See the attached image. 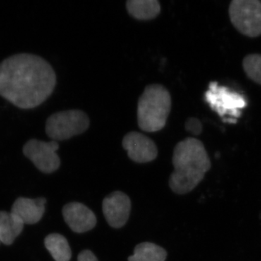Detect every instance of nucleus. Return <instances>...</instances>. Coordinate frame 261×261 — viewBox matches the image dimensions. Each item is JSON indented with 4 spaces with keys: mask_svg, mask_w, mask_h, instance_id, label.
Returning <instances> with one entry per match:
<instances>
[{
    "mask_svg": "<svg viewBox=\"0 0 261 261\" xmlns=\"http://www.w3.org/2000/svg\"><path fill=\"white\" fill-rule=\"evenodd\" d=\"M56 84V72L42 57L19 53L0 63V96L20 109L42 105Z\"/></svg>",
    "mask_w": 261,
    "mask_h": 261,
    "instance_id": "1",
    "label": "nucleus"
},
{
    "mask_svg": "<svg viewBox=\"0 0 261 261\" xmlns=\"http://www.w3.org/2000/svg\"><path fill=\"white\" fill-rule=\"evenodd\" d=\"M44 245L56 261H69L71 250L68 240L59 233H51L44 240Z\"/></svg>",
    "mask_w": 261,
    "mask_h": 261,
    "instance_id": "14",
    "label": "nucleus"
},
{
    "mask_svg": "<svg viewBox=\"0 0 261 261\" xmlns=\"http://www.w3.org/2000/svg\"><path fill=\"white\" fill-rule=\"evenodd\" d=\"M0 243H1V241H0Z\"/></svg>",
    "mask_w": 261,
    "mask_h": 261,
    "instance_id": "19",
    "label": "nucleus"
},
{
    "mask_svg": "<svg viewBox=\"0 0 261 261\" xmlns=\"http://www.w3.org/2000/svg\"><path fill=\"white\" fill-rule=\"evenodd\" d=\"M122 145L128 157L136 163L151 162L157 158L155 143L140 132H132L123 137Z\"/></svg>",
    "mask_w": 261,
    "mask_h": 261,
    "instance_id": "7",
    "label": "nucleus"
},
{
    "mask_svg": "<svg viewBox=\"0 0 261 261\" xmlns=\"http://www.w3.org/2000/svg\"><path fill=\"white\" fill-rule=\"evenodd\" d=\"M24 224L12 213L0 211V241L5 245L13 243L23 229Z\"/></svg>",
    "mask_w": 261,
    "mask_h": 261,
    "instance_id": "12",
    "label": "nucleus"
},
{
    "mask_svg": "<svg viewBox=\"0 0 261 261\" xmlns=\"http://www.w3.org/2000/svg\"><path fill=\"white\" fill-rule=\"evenodd\" d=\"M130 200L129 197L120 191L108 195L102 202V211L108 224L113 228L124 226L129 217Z\"/></svg>",
    "mask_w": 261,
    "mask_h": 261,
    "instance_id": "9",
    "label": "nucleus"
},
{
    "mask_svg": "<svg viewBox=\"0 0 261 261\" xmlns=\"http://www.w3.org/2000/svg\"><path fill=\"white\" fill-rule=\"evenodd\" d=\"M89 118L80 110H68L51 115L46 121L45 132L51 141L69 140L88 129Z\"/></svg>",
    "mask_w": 261,
    "mask_h": 261,
    "instance_id": "4",
    "label": "nucleus"
},
{
    "mask_svg": "<svg viewBox=\"0 0 261 261\" xmlns=\"http://www.w3.org/2000/svg\"><path fill=\"white\" fill-rule=\"evenodd\" d=\"M59 145L56 141L47 142L32 139L24 145V155L43 173L55 172L61 166V159L57 154Z\"/></svg>",
    "mask_w": 261,
    "mask_h": 261,
    "instance_id": "6",
    "label": "nucleus"
},
{
    "mask_svg": "<svg viewBox=\"0 0 261 261\" xmlns=\"http://www.w3.org/2000/svg\"><path fill=\"white\" fill-rule=\"evenodd\" d=\"M65 223L76 233L90 231L97 224L95 215L87 206L80 202H70L63 208Z\"/></svg>",
    "mask_w": 261,
    "mask_h": 261,
    "instance_id": "10",
    "label": "nucleus"
},
{
    "mask_svg": "<svg viewBox=\"0 0 261 261\" xmlns=\"http://www.w3.org/2000/svg\"><path fill=\"white\" fill-rule=\"evenodd\" d=\"M243 68L250 80L261 84V55L252 54L245 57Z\"/></svg>",
    "mask_w": 261,
    "mask_h": 261,
    "instance_id": "16",
    "label": "nucleus"
},
{
    "mask_svg": "<svg viewBox=\"0 0 261 261\" xmlns=\"http://www.w3.org/2000/svg\"><path fill=\"white\" fill-rule=\"evenodd\" d=\"M126 9L137 20H148L156 18L161 8L157 0H129L126 3Z\"/></svg>",
    "mask_w": 261,
    "mask_h": 261,
    "instance_id": "13",
    "label": "nucleus"
},
{
    "mask_svg": "<svg viewBox=\"0 0 261 261\" xmlns=\"http://www.w3.org/2000/svg\"><path fill=\"white\" fill-rule=\"evenodd\" d=\"M172 161L174 171L170 176L169 186L178 195L192 191L211 167L203 144L191 137L176 145Z\"/></svg>",
    "mask_w": 261,
    "mask_h": 261,
    "instance_id": "2",
    "label": "nucleus"
},
{
    "mask_svg": "<svg viewBox=\"0 0 261 261\" xmlns=\"http://www.w3.org/2000/svg\"><path fill=\"white\" fill-rule=\"evenodd\" d=\"M207 102L221 116L229 113L234 117L240 116V109L246 106L244 98L235 92H228L224 87H218L217 84L211 85V91L206 94Z\"/></svg>",
    "mask_w": 261,
    "mask_h": 261,
    "instance_id": "8",
    "label": "nucleus"
},
{
    "mask_svg": "<svg viewBox=\"0 0 261 261\" xmlns=\"http://www.w3.org/2000/svg\"><path fill=\"white\" fill-rule=\"evenodd\" d=\"M167 252L162 247L151 243H142L136 246L135 253L128 261H165Z\"/></svg>",
    "mask_w": 261,
    "mask_h": 261,
    "instance_id": "15",
    "label": "nucleus"
},
{
    "mask_svg": "<svg viewBox=\"0 0 261 261\" xmlns=\"http://www.w3.org/2000/svg\"><path fill=\"white\" fill-rule=\"evenodd\" d=\"M44 198L32 199L20 197L12 207V214L18 216L24 224H34L42 219L45 211Z\"/></svg>",
    "mask_w": 261,
    "mask_h": 261,
    "instance_id": "11",
    "label": "nucleus"
},
{
    "mask_svg": "<svg viewBox=\"0 0 261 261\" xmlns=\"http://www.w3.org/2000/svg\"><path fill=\"white\" fill-rule=\"evenodd\" d=\"M185 128L187 132L194 135H200L202 132V125L200 120L196 118H190L185 123Z\"/></svg>",
    "mask_w": 261,
    "mask_h": 261,
    "instance_id": "17",
    "label": "nucleus"
},
{
    "mask_svg": "<svg viewBox=\"0 0 261 261\" xmlns=\"http://www.w3.org/2000/svg\"><path fill=\"white\" fill-rule=\"evenodd\" d=\"M171 108V97L166 87L160 84L147 86L139 99L137 121L144 132L163 129Z\"/></svg>",
    "mask_w": 261,
    "mask_h": 261,
    "instance_id": "3",
    "label": "nucleus"
},
{
    "mask_svg": "<svg viewBox=\"0 0 261 261\" xmlns=\"http://www.w3.org/2000/svg\"><path fill=\"white\" fill-rule=\"evenodd\" d=\"M78 261H98V260L93 252L89 250H85L79 254Z\"/></svg>",
    "mask_w": 261,
    "mask_h": 261,
    "instance_id": "18",
    "label": "nucleus"
},
{
    "mask_svg": "<svg viewBox=\"0 0 261 261\" xmlns=\"http://www.w3.org/2000/svg\"><path fill=\"white\" fill-rule=\"evenodd\" d=\"M228 13L233 27L244 35L250 37L261 35V2L233 0Z\"/></svg>",
    "mask_w": 261,
    "mask_h": 261,
    "instance_id": "5",
    "label": "nucleus"
}]
</instances>
